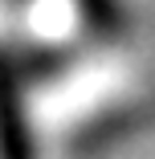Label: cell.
<instances>
[{"mask_svg": "<svg viewBox=\"0 0 155 159\" xmlns=\"http://www.w3.org/2000/svg\"><path fill=\"white\" fill-rule=\"evenodd\" d=\"M0 159H37L33 126L21 98V74L8 49H0Z\"/></svg>", "mask_w": 155, "mask_h": 159, "instance_id": "6da1fadb", "label": "cell"}, {"mask_svg": "<svg viewBox=\"0 0 155 159\" xmlns=\"http://www.w3.org/2000/svg\"><path fill=\"white\" fill-rule=\"evenodd\" d=\"M78 8L98 33H122V25H127L122 0H78Z\"/></svg>", "mask_w": 155, "mask_h": 159, "instance_id": "7a4b0ae2", "label": "cell"}]
</instances>
